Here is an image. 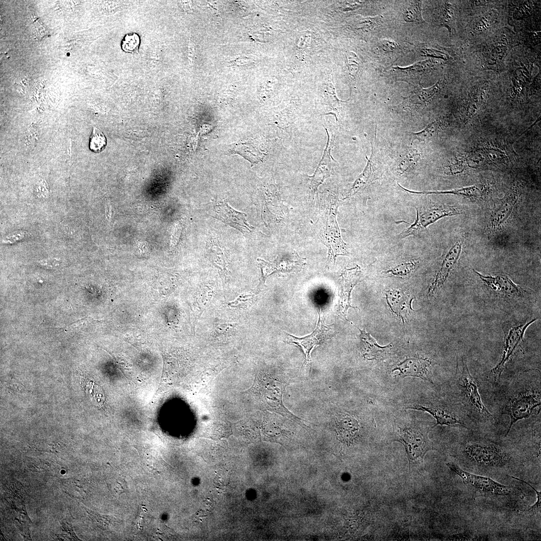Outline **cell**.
I'll return each instance as SVG.
<instances>
[{
    "mask_svg": "<svg viewBox=\"0 0 541 541\" xmlns=\"http://www.w3.org/2000/svg\"><path fill=\"white\" fill-rule=\"evenodd\" d=\"M339 200L335 195L331 196L321 229V238L328 248V257L334 262L338 255H349L350 253L346 243L343 240L336 220Z\"/></svg>",
    "mask_w": 541,
    "mask_h": 541,
    "instance_id": "obj_1",
    "label": "cell"
},
{
    "mask_svg": "<svg viewBox=\"0 0 541 541\" xmlns=\"http://www.w3.org/2000/svg\"><path fill=\"white\" fill-rule=\"evenodd\" d=\"M428 431L414 424H396V440L404 445L409 459H421L427 451L434 449L428 437Z\"/></svg>",
    "mask_w": 541,
    "mask_h": 541,
    "instance_id": "obj_2",
    "label": "cell"
},
{
    "mask_svg": "<svg viewBox=\"0 0 541 541\" xmlns=\"http://www.w3.org/2000/svg\"><path fill=\"white\" fill-rule=\"evenodd\" d=\"M447 465L461 477L467 489L475 496L507 495L513 493L510 486L501 484L490 478L466 472L454 463H448Z\"/></svg>",
    "mask_w": 541,
    "mask_h": 541,
    "instance_id": "obj_3",
    "label": "cell"
},
{
    "mask_svg": "<svg viewBox=\"0 0 541 541\" xmlns=\"http://www.w3.org/2000/svg\"><path fill=\"white\" fill-rule=\"evenodd\" d=\"M319 321L315 329L312 333L307 336L298 338L286 333V342L296 344L300 347L304 351L306 364H309L311 362L310 353L312 349L334 336L333 328L325 324L321 311L319 312Z\"/></svg>",
    "mask_w": 541,
    "mask_h": 541,
    "instance_id": "obj_4",
    "label": "cell"
},
{
    "mask_svg": "<svg viewBox=\"0 0 541 541\" xmlns=\"http://www.w3.org/2000/svg\"><path fill=\"white\" fill-rule=\"evenodd\" d=\"M461 370L460 374V386L467 402L481 416L486 419H493L491 414L482 402L478 392V381L470 374L465 357L461 358Z\"/></svg>",
    "mask_w": 541,
    "mask_h": 541,
    "instance_id": "obj_5",
    "label": "cell"
},
{
    "mask_svg": "<svg viewBox=\"0 0 541 541\" xmlns=\"http://www.w3.org/2000/svg\"><path fill=\"white\" fill-rule=\"evenodd\" d=\"M540 405V398L534 393L520 394L511 399L505 410L510 419L505 436L510 432L513 424L518 420L529 417L534 409Z\"/></svg>",
    "mask_w": 541,
    "mask_h": 541,
    "instance_id": "obj_6",
    "label": "cell"
},
{
    "mask_svg": "<svg viewBox=\"0 0 541 541\" xmlns=\"http://www.w3.org/2000/svg\"><path fill=\"white\" fill-rule=\"evenodd\" d=\"M464 239H458L444 256L428 289V294H434L445 283L451 272L458 263L461 254Z\"/></svg>",
    "mask_w": 541,
    "mask_h": 541,
    "instance_id": "obj_7",
    "label": "cell"
},
{
    "mask_svg": "<svg viewBox=\"0 0 541 541\" xmlns=\"http://www.w3.org/2000/svg\"><path fill=\"white\" fill-rule=\"evenodd\" d=\"M360 270L358 267L345 268L342 273L339 284V300L336 307L337 314L346 319V314L351 305V293L360 278Z\"/></svg>",
    "mask_w": 541,
    "mask_h": 541,
    "instance_id": "obj_8",
    "label": "cell"
},
{
    "mask_svg": "<svg viewBox=\"0 0 541 541\" xmlns=\"http://www.w3.org/2000/svg\"><path fill=\"white\" fill-rule=\"evenodd\" d=\"M519 189L514 186L511 191L494 208L488 227L491 232H495L503 227L513 213L519 196Z\"/></svg>",
    "mask_w": 541,
    "mask_h": 541,
    "instance_id": "obj_9",
    "label": "cell"
},
{
    "mask_svg": "<svg viewBox=\"0 0 541 541\" xmlns=\"http://www.w3.org/2000/svg\"><path fill=\"white\" fill-rule=\"evenodd\" d=\"M537 318H534L525 324L515 326L505 333L504 346L502 355L499 362L492 369V373L495 379H497L501 376L505 364L509 359L515 349L522 341L524 335L527 328L536 321Z\"/></svg>",
    "mask_w": 541,
    "mask_h": 541,
    "instance_id": "obj_10",
    "label": "cell"
},
{
    "mask_svg": "<svg viewBox=\"0 0 541 541\" xmlns=\"http://www.w3.org/2000/svg\"><path fill=\"white\" fill-rule=\"evenodd\" d=\"M465 451L474 461L486 465H502L507 460V456L492 444H470Z\"/></svg>",
    "mask_w": 541,
    "mask_h": 541,
    "instance_id": "obj_11",
    "label": "cell"
},
{
    "mask_svg": "<svg viewBox=\"0 0 541 541\" xmlns=\"http://www.w3.org/2000/svg\"><path fill=\"white\" fill-rule=\"evenodd\" d=\"M483 283L494 291L508 297H521L528 292L524 287L515 284L507 276L499 274L496 276H485L472 269Z\"/></svg>",
    "mask_w": 541,
    "mask_h": 541,
    "instance_id": "obj_12",
    "label": "cell"
},
{
    "mask_svg": "<svg viewBox=\"0 0 541 541\" xmlns=\"http://www.w3.org/2000/svg\"><path fill=\"white\" fill-rule=\"evenodd\" d=\"M431 366V361L427 358H407L398 363L393 371H398V376L402 378L417 377L433 383Z\"/></svg>",
    "mask_w": 541,
    "mask_h": 541,
    "instance_id": "obj_13",
    "label": "cell"
},
{
    "mask_svg": "<svg viewBox=\"0 0 541 541\" xmlns=\"http://www.w3.org/2000/svg\"><path fill=\"white\" fill-rule=\"evenodd\" d=\"M462 211V208L457 206L432 204L422 211L419 212L416 209L415 221L422 230L442 218L459 215Z\"/></svg>",
    "mask_w": 541,
    "mask_h": 541,
    "instance_id": "obj_14",
    "label": "cell"
},
{
    "mask_svg": "<svg viewBox=\"0 0 541 541\" xmlns=\"http://www.w3.org/2000/svg\"><path fill=\"white\" fill-rule=\"evenodd\" d=\"M213 210L215 217L225 223L242 232H251L253 227L247 222L245 214L235 210L226 201L215 202Z\"/></svg>",
    "mask_w": 541,
    "mask_h": 541,
    "instance_id": "obj_15",
    "label": "cell"
},
{
    "mask_svg": "<svg viewBox=\"0 0 541 541\" xmlns=\"http://www.w3.org/2000/svg\"><path fill=\"white\" fill-rule=\"evenodd\" d=\"M326 130L328 134L326 147L314 175L309 177L311 178V188L313 196L319 186L324 182L325 179L331 175L334 161H336L331 155L335 136L333 133L330 132L327 129Z\"/></svg>",
    "mask_w": 541,
    "mask_h": 541,
    "instance_id": "obj_16",
    "label": "cell"
},
{
    "mask_svg": "<svg viewBox=\"0 0 541 541\" xmlns=\"http://www.w3.org/2000/svg\"><path fill=\"white\" fill-rule=\"evenodd\" d=\"M387 303L391 312L400 318L403 324L411 311L413 300L408 293L402 290H389L385 292Z\"/></svg>",
    "mask_w": 541,
    "mask_h": 541,
    "instance_id": "obj_17",
    "label": "cell"
},
{
    "mask_svg": "<svg viewBox=\"0 0 541 541\" xmlns=\"http://www.w3.org/2000/svg\"><path fill=\"white\" fill-rule=\"evenodd\" d=\"M429 61H421L405 68L394 67L389 70L388 74L396 81H403L413 85H418L422 75L428 69Z\"/></svg>",
    "mask_w": 541,
    "mask_h": 541,
    "instance_id": "obj_18",
    "label": "cell"
},
{
    "mask_svg": "<svg viewBox=\"0 0 541 541\" xmlns=\"http://www.w3.org/2000/svg\"><path fill=\"white\" fill-rule=\"evenodd\" d=\"M408 408L421 410L429 413L436 420V424L435 426L440 425L464 427L462 422L456 416L439 407L432 406H428L421 404H414L409 406Z\"/></svg>",
    "mask_w": 541,
    "mask_h": 541,
    "instance_id": "obj_19",
    "label": "cell"
},
{
    "mask_svg": "<svg viewBox=\"0 0 541 541\" xmlns=\"http://www.w3.org/2000/svg\"><path fill=\"white\" fill-rule=\"evenodd\" d=\"M440 85L436 83L432 87L423 89L419 87L411 93L407 97H403L401 105L405 107H416L425 105L439 91Z\"/></svg>",
    "mask_w": 541,
    "mask_h": 541,
    "instance_id": "obj_20",
    "label": "cell"
},
{
    "mask_svg": "<svg viewBox=\"0 0 541 541\" xmlns=\"http://www.w3.org/2000/svg\"><path fill=\"white\" fill-rule=\"evenodd\" d=\"M360 338L364 346V356L369 359L381 358L391 347V344L385 346L379 345L376 341L364 330H360Z\"/></svg>",
    "mask_w": 541,
    "mask_h": 541,
    "instance_id": "obj_21",
    "label": "cell"
},
{
    "mask_svg": "<svg viewBox=\"0 0 541 541\" xmlns=\"http://www.w3.org/2000/svg\"><path fill=\"white\" fill-rule=\"evenodd\" d=\"M232 146V152L240 154L252 163L259 161L261 158V149L254 140L239 142Z\"/></svg>",
    "mask_w": 541,
    "mask_h": 541,
    "instance_id": "obj_22",
    "label": "cell"
},
{
    "mask_svg": "<svg viewBox=\"0 0 541 541\" xmlns=\"http://www.w3.org/2000/svg\"><path fill=\"white\" fill-rule=\"evenodd\" d=\"M403 190L409 193L418 194H454L459 195L467 197L471 200H477L481 195V192L480 188L476 185L470 186L468 187H463L461 188L454 189L449 190H435V191H416L408 190L405 188H403Z\"/></svg>",
    "mask_w": 541,
    "mask_h": 541,
    "instance_id": "obj_23",
    "label": "cell"
},
{
    "mask_svg": "<svg viewBox=\"0 0 541 541\" xmlns=\"http://www.w3.org/2000/svg\"><path fill=\"white\" fill-rule=\"evenodd\" d=\"M367 160L366 165L362 173L357 178L350 190L349 196H352L356 193L358 191L369 184L374 179V163L373 159V152L370 158L367 156Z\"/></svg>",
    "mask_w": 541,
    "mask_h": 541,
    "instance_id": "obj_24",
    "label": "cell"
},
{
    "mask_svg": "<svg viewBox=\"0 0 541 541\" xmlns=\"http://www.w3.org/2000/svg\"><path fill=\"white\" fill-rule=\"evenodd\" d=\"M207 255L209 260L224 277L227 275L226 263L223 250L216 240H212L207 248Z\"/></svg>",
    "mask_w": 541,
    "mask_h": 541,
    "instance_id": "obj_25",
    "label": "cell"
},
{
    "mask_svg": "<svg viewBox=\"0 0 541 541\" xmlns=\"http://www.w3.org/2000/svg\"><path fill=\"white\" fill-rule=\"evenodd\" d=\"M340 418L336 425L340 437L345 441H349L358 431V423L356 419L348 415H343Z\"/></svg>",
    "mask_w": 541,
    "mask_h": 541,
    "instance_id": "obj_26",
    "label": "cell"
},
{
    "mask_svg": "<svg viewBox=\"0 0 541 541\" xmlns=\"http://www.w3.org/2000/svg\"><path fill=\"white\" fill-rule=\"evenodd\" d=\"M378 54L382 58L386 60V58H391L394 61V58L397 59L398 56L401 54L402 49L400 46L394 41L388 40H382L380 41L377 46Z\"/></svg>",
    "mask_w": 541,
    "mask_h": 541,
    "instance_id": "obj_27",
    "label": "cell"
},
{
    "mask_svg": "<svg viewBox=\"0 0 541 541\" xmlns=\"http://www.w3.org/2000/svg\"><path fill=\"white\" fill-rule=\"evenodd\" d=\"M421 158V154L414 148L408 149L399 164V169L401 174L413 169Z\"/></svg>",
    "mask_w": 541,
    "mask_h": 541,
    "instance_id": "obj_28",
    "label": "cell"
},
{
    "mask_svg": "<svg viewBox=\"0 0 541 541\" xmlns=\"http://www.w3.org/2000/svg\"><path fill=\"white\" fill-rule=\"evenodd\" d=\"M403 19L406 22H424L422 16L421 2H411L403 13Z\"/></svg>",
    "mask_w": 541,
    "mask_h": 541,
    "instance_id": "obj_29",
    "label": "cell"
},
{
    "mask_svg": "<svg viewBox=\"0 0 541 541\" xmlns=\"http://www.w3.org/2000/svg\"><path fill=\"white\" fill-rule=\"evenodd\" d=\"M84 479H71L66 484L67 492L75 498H82L87 494Z\"/></svg>",
    "mask_w": 541,
    "mask_h": 541,
    "instance_id": "obj_30",
    "label": "cell"
},
{
    "mask_svg": "<svg viewBox=\"0 0 541 541\" xmlns=\"http://www.w3.org/2000/svg\"><path fill=\"white\" fill-rule=\"evenodd\" d=\"M418 264V261L405 262L392 267L384 273L393 276L404 277L413 272L417 268Z\"/></svg>",
    "mask_w": 541,
    "mask_h": 541,
    "instance_id": "obj_31",
    "label": "cell"
},
{
    "mask_svg": "<svg viewBox=\"0 0 541 541\" xmlns=\"http://www.w3.org/2000/svg\"><path fill=\"white\" fill-rule=\"evenodd\" d=\"M107 140L103 133L94 127L89 141V148L94 152H99L105 148Z\"/></svg>",
    "mask_w": 541,
    "mask_h": 541,
    "instance_id": "obj_32",
    "label": "cell"
},
{
    "mask_svg": "<svg viewBox=\"0 0 541 541\" xmlns=\"http://www.w3.org/2000/svg\"><path fill=\"white\" fill-rule=\"evenodd\" d=\"M439 125L438 121H434L428 125L422 131L411 133L413 140L419 141H425L431 138L439 128Z\"/></svg>",
    "mask_w": 541,
    "mask_h": 541,
    "instance_id": "obj_33",
    "label": "cell"
},
{
    "mask_svg": "<svg viewBox=\"0 0 541 541\" xmlns=\"http://www.w3.org/2000/svg\"><path fill=\"white\" fill-rule=\"evenodd\" d=\"M511 477L514 479H516L517 480H518V481H521L522 482H523V483H525L526 484H527L533 490H534V491H535V493L536 494V500L535 503L533 505H532V506H531L529 508H528L526 509V511H527L529 512H531V513H536V512H540V499H541L540 498V496H541V492H540V491H539L537 490L535 488H534L531 485L529 484L528 482H526V481H524V480H522V479H521L520 478H517V477H514V476H511Z\"/></svg>",
    "mask_w": 541,
    "mask_h": 541,
    "instance_id": "obj_34",
    "label": "cell"
},
{
    "mask_svg": "<svg viewBox=\"0 0 541 541\" xmlns=\"http://www.w3.org/2000/svg\"><path fill=\"white\" fill-rule=\"evenodd\" d=\"M442 11L441 20L442 25L446 27L450 32V22L452 20V9L450 5H446Z\"/></svg>",
    "mask_w": 541,
    "mask_h": 541,
    "instance_id": "obj_35",
    "label": "cell"
},
{
    "mask_svg": "<svg viewBox=\"0 0 541 541\" xmlns=\"http://www.w3.org/2000/svg\"><path fill=\"white\" fill-rule=\"evenodd\" d=\"M138 39L136 35L128 36L125 39V43L124 46L126 47V51H133L135 49L138 44Z\"/></svg>",
    "mask_w": 541,
    "mask_h": 541,
    "instance_id": "obj_36",
    "label": "cell"
},
{
    "mask_svg": "<svg viewBox=\"0 0 541 541\" xmlns=\"http://www.w3.org/2000/svg\"><path fill=\"white\" fill-rule=\"evenodd\" d=\"M214 482L217 487L221 488L225 487L228 484V479L227 475L224 473L220 472L217 474L214 478Z\"/></svg>",
    "mask_w": 541,
    "mask_h": 541,
    "instance_id": "obj_37",
    "label": "cell"
},
{
    "mask_svg": "<svg viewBox=\"0 0 541 541\" xmlns=\"http://www.w3.org/2000/svg\"><path fill=\"white\" fill-rule=\"evenodd\" d=\"M182 230L181 224L180 222L176 223L173 229L171 238V245L174 246L177 243Z\"/></svg>",
    "mask_w": 541,
    "mask_h": 541,
    "instance_id": "obj_38",
    "label": "cell"
},
{
    "mask_svg": "<svg viewBox=\"0 0 541 541\" xmlns=\"http://www.w3.org/2000/svg\"><path fill=\"white\" fill-rule=\"evenodd\" d=\"M93 516L92 518H93L96 521V523L102 529H107L108 525L111 522L109 518H108V516H101L100 515L95 513V515L92 513H90Z\"/></svg>",
    "mask_w": 541,
    "mask_h": 541,
    "instance_id": "obj_39",
    "label": "cell"
},
{
    "mask_svg": "<svg viewBox=\"0 0 541 541\" xmlns=\"http://www.w3.org/2000/svg\"><path fill=\"white\" fill-rule=\"evenodd\" d=\"M348 63L349 69L353 73H357L359 68V62L357 56L354 54H349Z\"/></svg>",
    "mask_w": 541,
    "mask_h": 541,
    "instance_id": "obj_40",
    "label": "cell"
},
{
    "mask_svg": "<svg viewBox=\"0 0 541 541\" xmlns=\"http://www.w3.org/2000/svg\"><path fill=\"white\" fill-rule=\"evenodd\" d=\"M39 263L43 266L47 268H54L59 264L58 260L55 259H49L41 260Z\"/></svg>",
    "mask_w": 541,
    "mask_h": 541,
    "instance_id": "obj_41",
    "label": "cell"
},
{
    "mask_svg": "<svg viewBox=\"0 0 541 541\" xmlns=\"http://www.w3.org/2000/svg\"><path fill=\"white\" fill-rule=\"evenodd\" d=\"M149 60L152 65H156L160 61L159 53L156 50H152L149 54Z\"/></svg>",
    "mask_w": 541,
    "mask_h": 541,
    "instance_id": "obj_42",
    "label": "cell"
},
{
    "mask_svg": "<svg viewBox=\"0 0 541 541\" xmlns=\"http://www.w3.org/2000/svg\"><path fill=\"white\" fill-rule=\"evenodd\" d=\"M106 215L107 216V218H109V217L111 216H110L111 215V208H110V207H106Z\"/></svg>",
    "mask_w": 541,
    "mask_h": 541,
    "instance_id": "obj_43",
    "label": "cell"
}]
</instances>
